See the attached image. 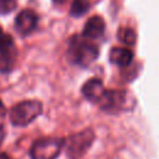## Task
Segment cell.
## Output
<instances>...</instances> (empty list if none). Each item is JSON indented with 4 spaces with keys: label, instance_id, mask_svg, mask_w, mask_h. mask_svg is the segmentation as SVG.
<instances>
[{
    "label": "cell",
    "instance_id": "cell-1",
    "mask_svg": "<svg viewBox=\"0 0 159 159\" xmlns=\"http://www.w3.org/2000/svg\"><path fill=\"white\" fill-rule=\"evenodd\" d=\"M67 55L71 62L82 67H87L98 57V47L88 40L75 36L70 41Z\"/></svg>",
    "mask_w": 159,
    "mask_h": 159
},
{
    "label": "cell",
    "instance_id": "cell-2",
    "mask_svg": "<svg viewBox=\"0 0 159 159\" xmlns=\"http://www.w3.org/2000/svg\"><path fill=\"white\" fill-rule=\"evenodd\" d=\"M42 113V103L36 99L22 101L10 111V120L14 125L24 127L34 122Z\"/></svg>",
    "mask_w": 159,
    "mask_h": 159
},
{
    "label": "cell",
    "instance_id": "cell-3",
    "mask_svg": "<svg viewBox=\"0 0 159 159\" xmlns=\"http://www.w3.org/2000/svg\"><path fill=\"white\" fill-rule=\"evenodd\" d=\"M93 140H94V133L89 128L71 135L63 143L67 157L70 159H80L88 150Z\"/></svg>",
    "mask_w": 159,
    "mask_h": 159
},
{
    "label": "cell",
    "instance_id": "cell-4",
    "mask_svg": "<svg viewBox=\"0 0 159 159\" xmlns=\"http://www.w3.org/2000/svg\"><path fill=\"white\" fill-rule=\"evenodd\" d=\"M61 138H41L34 142L30 149L32 159H56L63 148Z\"/></svg>",
    "mask_w": 159,
    "mask_h": 159
},
{
    "label": "cell",
    "instance_id": "cell-5",
    "mask_svg": "<svg viewBox=\"0 0 159 159\" xmlns=\"http://www.w3.org/2000/svg\"><path fill=\"white\" fill-rule=\"evenodd\" d=\"M99 107L103 111L111 112V113H117L124 109L129 108V94L125 91H116L111 89L106 92V96L103 101L101 102Z\"/></svg>",
    "mask_w": 159,
    "mask_h": 159
},
{
    "label": "cell",
    "instance_id": "cell-6",
    "mask_svg": "<svg viewBox=\"0 0 159 159\" xmlns=\"http://www.w3.org/2000/svg\"><path fill=\"white\" fill-rule=\"evenodd\" d=\"M14 40L9 34H4L0 29V71L7 72L12 68L16 58Z\"/></svg>",
    "mask_w": 159,
    "mask_h": 159
},
{
    "label": "cell",
    "instance_id": "cell-7",
    "mask_svg": "<svg viewBox=\"0 0 159 159\" xmlns=\"http://www.w3.org/2000/svg\"><path fill=\"white\" fill-rule=\"evenodd\" d=\"M106 87L103 86L102 81L98 80V78H92L89 81H87L83 87H82V93L83 96L91 101L92 103H96V104H101V102L103 101L104 96H106Z\"/></svg>",
    "mask_w": 159,
    "mask_h": 159
},
{
    "label": "cell",
    "instance_id": "cell-8",
    "mask_svg": "<svg viewBox=\"0 0 159 159\" xmlns=\"http://www.w3.org/2000/svg\"><path fill=\"white\" fill-rule=\"evenodd\" d=\"M37 20H39V17L35 11L22 10L17 14V16L15 19L16 30L21 35H29L35 30V27L37 25Z\"/></svg>",
    "mask_w": 159,
    "mask_h": 159
},
{
    "label": "cell",
    "instance_id": "cell-9",
    "mask_svg": "<svg viewBox=\"0 0 159 159\" xmlns=\"http://www.w3.org/2000/svg\"><path fill=\"white\" fill-rule=\"evenodd\" d=\"M104 29H106V25H104L103 19L99 17V16H92L86 22L82 35H83V37L89 39V40L98 39V37H101L103 35Z\"/></svg>",
    "mask_w": 159,
    "mask_h": 159
},
{
    "label": "cell",
    "instance_id": "cell-10",
    "mask_svg": "<svg viewBox=\"0 0 159 159\" xmlns=\"http://www.w3.org/2000/svg\"><path fill=\"white\" fill-rule=\"evenodd\" d=\"M134 53L127 47H113L109 53V61L118 67H128L133 61Z\"/></svg>",
    "mask_w": 159,
    "mask_h": 159
},
{
    "label": "cell",
    "instance_id": "cell-11",
    "mask_svg": "<svg viewBox=\"0 0 159 159\" xmlns=\"http://www.w3.org/2000/svg\"><path fill=\"white\" fill-rule=\"evenodd\" d=\"M89 7V1L88 0H73L71 4V15L75 17H80L87 12Z\"/></svg>",
    "mask_w": 159,
    "mask_h": 159
},
{
    "label": "cell",
    "instance_id": "cell-12",
    "mask_svg": "<svg viewBox=\"0 0 159 159\" xmlns=\"http://www.w3.org/2000/svg\"><path fill=\"white\" fill-rule=\"evenodd\" d=\"M118 39L127 45H133L135 42V32L132 29H120L118 31Z\"/></svg>",
    "mask_w": 159,
    "mask_h": 159
},
{
    "label": "cell",
    "instance_id": "cell-13",
    "mask_svg": "<svg viewBox=\"0 0 159 159\" xmlns=\"http://www.w3.org/2000/svg\"><path fill=\"white\" fill-rule=\"evenodd\" d=\"M16 7V0H0V14H10Z\"/></svg>",
    "mask_w": 159,
    "mask_h": 159
},
{
    "label": "cell",
    "instance_id": "cell-14",
    "mask_svg": "<svg viewBox=\"0 0 159 159\" xmlns=\"http://www.w3.org/2000/svg\"><path fill=\"white\" fill-rule=\"evenodd\" d=\"M5 113H6V108H5L4 103L0 101V118H2L5 116Z\"/></svg>",
    "mask_w": 159,
    "mask_h": 159
},
{
    "label": "cell",
    "instance_id": "cell-15",
    "mask_svg": "<svg viewBox=\"0 0 159 159\" xmlns=\"http://www.w3.org/2000/svg\"><path fill=\"white\" fill-rule=\"evenodd\" d=\"M4 135H5V132H4V127L0 124V144H1V142H2V139H4Z\"/></svg>",
    "mask_w": 159,
    "mask_h": 159
},
{
    "label": "cell",
    "instance_id": "cell-16",
    "mask_svg": "<svg viewBox=\"0 0 159 159\" xmlns=\"http://www.w3.org/2000/svg\"><path fill=\"white\" fill-rule=\"evenodd\" d=\"M0 159H11L6 153H0Z\"/></svg>",
    "mask_w": 159,
    "mask_h": 159
},
{
    "label": "cell",
    "instance_id": "cell-17",
    "mask_svg": "<svg viewBox=\"0 0 159 159\" xmlns=\"http://www.w3.org/2000/svg\"><path fill=\"white\" fill-rule=\"evenodd\" d=\"M55 2H57V4H62V2H65L66 0H53Z\"/></svg>",
    "mask_w": 159,
    "mask_h": 159
}]
</instances>
